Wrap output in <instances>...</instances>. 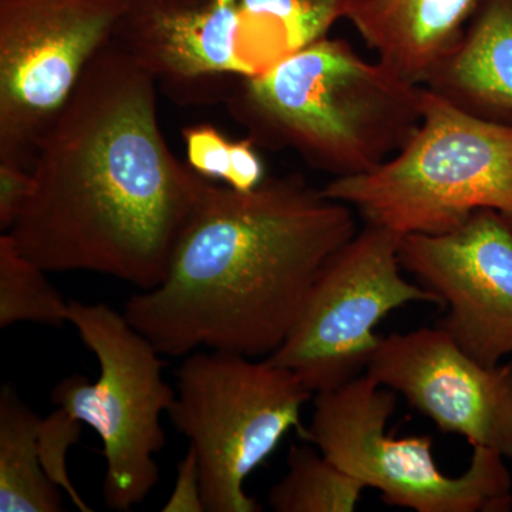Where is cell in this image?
<instances>
[{
	"label": "cell",
	"mask_w": 512,
	"mask_h": 512,
	"mask_svg": "<svg viewBox=\"0 0 512 512\" xmlns=\"http://www.w3.org/2000/svg\"><path fill=\"white\" fill-rule=\"evenodd\" d=\"M33 190L9 234L46 272L163 281L212 183L161 131L157 83L111 42L37 144ZM5 234V232H2Z\"/></svg>",
	"instance_id": "6da1fadb"
},
{
	"label": "cell",
	"mask_w": 512,
	"mask_h": 512,
	"mask_svg": "<svg viewBox=\"0 0 512 512\" xmlns=\"http://www.w3.org/2000/svg\"><path fill=\"white\" fill-rule=\"evenodd\" d=\"M356 232L355 211L301 175L268 177L248 192L211 183L163 281L131 296L124 315L163 356L269 357Z\"/></svg>",
	"instance_id": "7a4b0ae2"
},
{
	"label": "cell",
	"mask_w": 512,
	"mask_h": 512,
	"mask_svg": "<svg viewBox=\"0 0 512 512\" xmlns=\"http://www.w3.org/2000/svg\"><path fill=\"white\" fill-rule=\"evenodd\" d=\"M256 147L291 150L333 178L369 173L413 136L423 86L326 36L241 77L225 99Z\"/></svg>",
	"instance_id": "3957f363"
},
{
	"label": "cell",
	"mask_w": 512,
	"mask_h": 512,
	"mask_svg": "<svg viewBox=\"0 0 512 512\" xmlns=\"http://www.w3.org/2000/svg\"><path fill=\"white\" fill-rule=\"evenodd\" d=\"M322 191L400 238L446 234L480 210L497 211L512 227V126L457 109L423 86V114L407 143L375 170L332 178Z\"/></svg>",
	"instance_id": "277c9868"
},
{
	"label": "cell",
	"mask_w": 512,
	"mask_h": 512,
	"mask_svg": "<svg viewBox=\"0 0 512 512\" xmlns=\"http://www.w3.org/2000/svg\"><path fill=\"white\" fill-rule=\"evenodd\" d=\"M175 382L167 414L197 456L205 511L264 510L245 481L289 430L305 440L301 417L311 390L266 357L205 349L184 356Z\"/></svg>",
	"instance_id": "5b68a950"
},
{
	"label": "cell",
	"mask_w": 512,
	"mask_h": 512,
	"mask_svg": "<svg viewBox=\"0 0 512 512\" xmlns=\"http://www.w3.org/2000/svg\"><path fill=\"white\" fill-rule=\"evenodd\" d=\"M69 323L96 356L100 375L94 382L82 375L66 377L53 387L50 399L99 434L106 458L104 504L130 511L160 481L161 416L173 404L175 389L163 377V353L124 312L73 301Z\"/></svg>",
	"instance_id": "8992f818"
},
{
	"label": "cell",
	"mask_w": 512,
	"mask_h": 512,
	"mask_svg": "<svg viewBox=\"0 0 512 512\" xmlns=\"http://www.w3.org/2000/svg\"><path fill=\"white\" fill-rule=\"evenodd\" d=\"M396 410V393L362 375L315 394L306 443L384 503L416 512H503L512 505V480L504 457L473 447L466 473L444 474L433 456L430 436L386 433Z\"/></svg>",
	"instance_id": "52a82bcc"
},
{
	"label": "cell",
	"mask_w": 512,
	"mask_h": 512,
	"mask_svg": "<svg viewBox=\"0 0 512 512\" xmlns=\"http://www.w3.org/2000/svg\"><path fill=\"white\" fill-rule=\"evenodd\" d=\"M402 238L365 225L322 269L301 318L266 359L295 373L313 394L362 376L379 348L380 320L412 302L440 305L439 296L407 281Z\"/></svg>",
	"instance_id": "ba28073f"
},
{
	"label": "cell",
	"mask_w": 512,
	"mask_h": 512,
	"mask_svg": "<svg viewBox=\"0 0 512 512\" xmlns=\"http://www.w3.org/2000/svg\"><path fill=\"white\" fill-rule=\"evenodd\" d=\"M128 0H0V161L37 144L114 40Z\"/></svg>",
	"instance_id": "9c48e42d"
},
{
	"label": "cell",
	"mask_w": 512,
	"mask_h": 512,
	"mask_svg": "<svg viewBox=\"0 0 512 512\" xmlns=\"http://www.w3.org/2000/svg\"><path fill=\"white\" fill-rule=\"evenodd\" d=\"M403 268L439 296L447 313L437 328L478 362L500 365L512 356V227L503 215L480 210L439 235H407Z\"/></svg>",
	"instance_id": "30bf717a"
},
{
	"label": "cell",
	"mask_w": 512,
	"mask_h": 512,
	"mask_svg": "<svg viewBox=\"0 0 512 512\" xmlns=\"http://www.w3.org/2000/svg\"><path fill=\"white\" fill-rule=\"evenodd\" d=\"M366 375L444 433L512 458V365H484L434 326L382 338Z\"/></svg>",
	"instance_id": "8fae6325"
},
{
	"label": "cell",
	"mask_w": 512,
	"mask_h": 512,
	"mask_svg": "<svg viewBox=\"0 0 512 512\" xmlns=\"http://www.w3.org/2000/svg\"><path fill=\"white\" fill-rule=\"evenodd\" d=\"M239 0H128L113 43L180 104L227 99L247 76Z\"/></svg>",
	"instance_id": "7c38bea8"
},
{
	"label": "cell",
	"mask_w": 512,
	"mask_h": 512,
	"mask_svg": "<svg viewBox=\"0 0 512 512\" xmlns=\"http://www.w3.org/2000/svg\"><path fill=\"white\" fill-rule=\"evenodd\" d=\"M423 86L457 109L512 126V0H481Z\"/></svg>",
	"instance_id": "4fadbf2b"
},
{
	"label": "cell",
	"mask_w": 512,
	"mask_h": 512,
	"mask_svg": "<svg viewBox=\"0 0 512 512\" xmlns=\"http://www.w3.org/2000/svg\"><path fill=\"white\" fill-rule=\"evenodd\" d=\"M481 0H362L349 22L376 59L423 86Z\"/></svg>",
	"instance_id": "5bb4252c"
},
{
	"label": "cell",
	"mask_w": 512,
	"mask_h": 512,
	"mask_svg": "<svg viewBox=\"0 0 512 512\" xmlns=\"http://www.w3.org/2000/svg\"><path fill=\"white\" fill-rule=\"evenodd\" d=\"M238 53L247 76L329 36L362 0H239Z\"/></svg>",
	"instance_id": "9a60e30c"
},
{
	"label": "cell",
	"mask_w": 512,
	"mask_h": 512,
	"mask_svg": "<svg viewBox=\"0 0 512 512\" xmlns=\"http://www.w3.org/2000/svg\"><path fill=\"white\" fill-rule=\"evenodd\" d=\"M40 417L5 384L0 392V511L59 512L62 493L42 466Z\"/></svg>",
	"instance_id": "2e32d148"
},
{
	"label": "cell",
	"mask_w": 512,
	"mask_h": 512,
	"mask_svg": "<svg viewBox=\"0 0 512 512\" xmlns=\"http://www.w3.org/2000/svg\"><path fill=\"white\" fill-rule=\"evenodd\" d=\"M365 488L318 448L292 446L288 471L269 490L268 504L275 512H353Z\"/></svg>",
	"instance_id": "e0dca14e"
},
{
	"label": "cell",
	"mask_w": 512,
	"mask_h": 512,
	"mask_svg": "<svg viewBox=\"0 0 512 512\" xmlns=\"http://www.w3.org/2000/svg\"><path fill=\"white\" fill-rule=\"evenodd\" d=\"M47 272L23 254L9 234H0V328L16 323H69L70 302L50 284Z\"/></svg>",
	"instance_id": "ac0fdd59"
},
{
	"label": "cell",
	"mask_w": 512,
	"mask_h": 512,
	"mask_svg": "<svg viewBox=\"0 0 512 512\" xmlns=\"http://www.w3.org/2000/svg\"><path fill=\"white\" fill-rule=\"evenodd\" d=\"M82 421L74 419L72 414L62 407H57L39 423V453L42 466L47 476L64 493L69 495L72 503L80 511L90 512L92 508L83 500L76 490L67 471L66 458L69 448L76 444L82 436Z\"/></svg>",
	"instance_id": "d6986e66"
},
{
	"label": "cell",
	"mask_w": 512,
	"mask_h": 512,
	"mask_svg": "<svg viewBox=\"0 0 512 512\" xmlns=\"http://www.w3.org/2000/svg\"><path fill=\"white\" fill-rule=\"evenodd\" d=\"M187 164L208 180L227 183L231 167L232 141L210 124H197L183 130Z\"/></svg>",
	"instance_id": "ffe728a7"
},
{
	"label": "cell",
	"mask_w": 512,
	"mask_h": 512,
	"mask_svg": "<svg viewBox=\"0 0 512 512\" xmlns=\"http://www.w3.org/2000/svg\"><path fill=\"white\" fill-rule=\"evenodd\" d=\"M32 190V167L15 161H0V231L12 229Z\"/></svg>",
	"instance_id": "44dd1931"
},
{
	"label": "cell",
	"mask_w": 512,
	"mask_h": 512,
	"mask_svg": "<svg viewBox=\"0 0 512 512\" xmlns=\"http://www.w3.org/2000/svg\"><path fill=\"white\" fill-rule=\"evenodd\" d=\"M163 511L205 512L200 466L191 447H188L183 460L178 463L174 488L167 503L164 504Z\"/></svg>",
	"instance_id": "7402d4cb"
},
{
	"label": "cell",
	"mask_w": 512,
	"mask_h": 512,
	"mask_svg": "<svg viewBox=\"0 0 512 512\" xmlns=\"http://www.w3.org/2000/svg\"><path fill=\"white\" fill-rule=\"evenodd\" d=\"M248 137L232 141L227 187L241 192L255 190L265 180L264 163Z\"/></svg>",
	"instance_id": "603a6c76"
}]
</instances>
